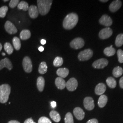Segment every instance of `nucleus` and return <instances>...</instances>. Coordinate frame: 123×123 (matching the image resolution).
<instances>
[{
    "label": "nucleus",
    "mask_w": 123,
    "mask_h": 123,
    "mask_svg": "<svg viewBox=\"0 0 123 123\" xmlns=\"http://www.w3.org/2000/svg\"><path fill=\"white\" fill-rule=\"evenodd\" d=\"M5 51L8 54L10 55L13 52V48L12 46L9 43H6L4 46Z\"/></svg>",
    "instance_id": "nucleus-31"
},
{
    "label": "nucleus",
    "mask_w": 123,
    "mask_h": 123,
    "mask_svg": "<svg viewBox=\"0 0 123 123\" xmlns=\"http://www.w3.org/2000/svg\"><path fill=\"white\" fill-rule=\"evenodd\" d=\"M115 45L117 47H119L123 45V34L120 33L117 36L115 40Z\"/></svg>",
    "instance_id": "nucleus-29"
},
{
    "label": "nucleus",
    "mask_w": 123,
    "mask_h": 123,
    "mask_svg": "<svg viewBox=\"0 0 123 123\" xmlns=\"http://www.w3.org/2000/svg\"><path fill=\"white\" fill-rule=\"evenodd\" d=\"M8 1V0H4V2H6V1Z\"/></svg>",
    "instance_id": "nucleus-48"
},
{
    "label": "nucleus",
    "mask_w": 123,
    "mask_h": 123,
    "mask_svg": "<svg viewBox=\"0 0 123 123\" xmlns=\"http://www.w3.org/2000/svg\"><path fill=\"white\" fill-rule=\"evenodd\" d=\"M8 10V7L7 6H3L1 7L0 8V18H5Z\"/></svg>",
    "instance_id": "nucleus-34"
},
{
    "label": "nucleus",
    "mask_w": 123,
    "mask_h": 123,
    "mask_svg": "<svg viewBox=\"0 0 123 123\" xmlns=\"http://www.w3.org/2000/svg\"><path fill=\"white\" fill-rule=\"evenodd\" d=\"M108 63L109 62L107 59L100 58L94 62L92 63V66L95 68L102 69L107 66Z\"/></svg>",
    "instance_id": "nucleus-7"
},
{
    "label": "nucleus",
    "mask_w": 123,
    "mask_h": 123,
    "mask_svg": "<svg viewBox=\"0 0 123 123\" xmlns=\"http://www.w3.org/2000/svg\"><path fill=\"white\" fill-rule=\"evenodd\" d=\"M13 46L16 50H19L21 47V43L20 39L17 37H14L12 40Z\"/></svg>",
    "instance_id": "nucleus-28"
},
{
    "label": "nucleus",
    "mask_w": 123,
    "mask_h": 123,
    "mask_svg": "<svg viewBox=\"0 0 123 123\" xmlns=\"http://www.w3.org/2000/svg\"><path fill=\"white\" fill-rule=\"evenodd\" d=\"M38 123H52L51 121L46 117H42L38 119Z\"/></svg>",
    "instance_id": "nucleus-36"
},
{
    "label": "nucleus",
    "mask_w": 123,
    "mask_h": 123,
    "mask_svg": "<svg viewBox=\"0 0 123 123\" xmlns=\"http://www.w3.org/2000/svg\"><path fill=\"white\" fill-rule=\"evenodd\" d=\"M2 49V44H1V43H0V52L1 51V50Z\"/></svg>",
    "instance_id": "nucleus-46"
},
{
    "label": "nucleus",
    "mask_w": 123,
    "mask_h": 123,
    "mask_svg": "<svg viewBox=\"0 0 123 123\" xmlns=\"http://www.w3.org/2000/svg\"><path fill=\"white\" fill-rule=\"evenodd\" d=\"M78 86V82L77 79L74 78H71L66 83V87L67 89L70 91L75 90Z\"/></svg>",
    "instance_id": "nucleus-8"
},
{
    "label": "nucleus",
    "mask_w": 123,
    "mask_h": 123,
    "mask_svg": "<svg viewBox=\"0 0 123 123\" xmlns=\"http://www.w3.org/2000/svg\"><path fill=\"white\" fill-rule=\"evenodd\" d=\"M11 93V87L8 84L0 86V103L5 104L8 100Z\"/></svg>",
    "instance_id": "nucleus-3"
},
{
    "label": "nucleus",
    "mask_w": 123,
    "mask_h": 123,
    "mask_svg": "<svg viewBox=\"0 0 123 123\" xmlns=\"http://www.w3.org/2000/svg\"><path fill=\"white\" fill-rule=\"evenodd\" d=\"M69 74V70L67 68H60L57 71V74L61 78H65Z\"/></svg>",
    "instance_id": "nucleus-19"
},
{
    "label": "nucleus",
    "mask_w": 123,
    "mask_h": 123,
    "mask_svg": "<svg viewBox=\"0 0 123 123\" xmlns=\"http://www.w3.org/2000/svg\"><path fill=\"white\" fill-rule=\"evenodd\" d=\"M93 56V52L90 49H85L79 53L78 58L80 61H84L90 59Z\"/></svg>",
    "instance_id": "nucleus-4"
},
{
    "label": "nucleus",
    "mask_w": 123,
    "mask_h": 123,
    "mask_svg": "<svg viewBox=\"0 0 123 123\" xmlns=\"http://www.w3.org/2000/svg\"><path fill=\"white\" fill-rule=\"evenodd\" d=\"M106 87L103 83H99L95 88V92L98 95H101L105 92Z\"/></svg>",
    "instance_id": "nucleus-17"
},
{
    "label": "nucleus",
    "mask_w": 123,
    "mask_h": 123,
    "mask_svg": "<svg viewBox=\"0 0 123 123\" xmlns=\"http://www.w3.org/2000/svg\"><path fill=\"white\" fill-rule=\"evenodd\" d=\"M63 63V60L62 58L60 57H57L54 59L53 62V64L56 67H58L62 66Z\"/></svg>",
    "instance_id": "nucleus-32"
},
{
    "label": "nucleus",
    "mask_w": 123,
    "mask_h": 123,
    "mask_svg": "<svg viewBox=\"0 0 123 123\" xmlns=\"http://www.w3.org/2000/svg\"><path fill=\"white\" fill-rule=\"evenodd\" d=\"M87 123H98L97 119H92L88 121Z\"/></svg>",
    "instance_id": "nucleus-38"
},
{
    "label": "nucleus",
    "mask_w": 123,
    "mask_h": 123,
    "mask_svg": "<svg viewBox=\"0 0 123 123\" xmlns=\"http://www.w3.org/2000/svg\"><path fill=\"white\" fill-rule=\"evenodd\" d=\"M24 123H36L34 122L33 120L31 118H29V119H26V120L25 121Z\"/></svg>",
    "instance_id": "nucleus-39"
},
{
    "label": "nucleus",
    "mask_w": 123,
    "mask_h": 123,
    "mask_svg": "<svg viewBox=\"0 0 123 123\" xmlns=\"http://www.w3.org/2000/svg\"><path fill=\"white\" fill-rule=\"evenodd\" d=\"M78 21L79 17L76 13H69L63 20V26L65 29L71 30L76 26Z\"/></svg>",
    "instance_id": "nucleus-1"
},
{
    "label": "nucleus",
    "mask_w": 123,
    "mask_h": 123,
    "mask_svg": "<svg viewBox=\"0 0 123 123\" xmlns=\"http://www.w3.org/2000/svg\"><path fill=\"white\" fill-rule=\"evenodd\" d=\"M22 66L24 71L27 73H30L32 70V64L30 58L26 56L22 61Z\"/></svg>",
    "instance_id": "nucleus-6"
},
{
    "label": "nucleus",
    "mask_w": 123,
    "mask_h": 123,
    "mask_svg": "<svg viewBox=\"0 0 123 123\" xmlns=\"http://www.w3.org/2000/svg\"><path fill=\"white\" fill-rule=\"evenodd\" d=\"M39 13L42 15H45L49 13L53 3L52 0H37Z\"/></svg>",
    "instance_id": "nucleus-2"
},
{
    "label": "nucleus",
    "mask_w": 123,
    "mask_h": 123,
    "mask_svg": "<svg viewBox=\"0 0 123 123\" xmlns=\"http://www.w3.org/2000/svg\"><path fill=\"white\" fill-rule=\"evenodd\" d=\"M19 2H20V0H11L9 3V6L12 8H14L17 6H18Z\"/></svg>",
    "instance_id": "nucleus-37"
},
{
    "label": "nucleus",
    "mask_w": 123,
    "mask_h": 123,
    "mask_svg": "<svg viewBox=\"0 0 123 123\" xmlns=\"http://www.w3.org/2000/svg\"><path fill=\"white\" fill-rule=\"evenodd\" d=\"M48 70V66L47 65V63L45 62H43L40 64L38 72L40 74H43L47 72Z\"/></svg>",
    "instance_id": "nucleus-26"
},
{
    "label": "nucleus",
    "mask_w": 123,
    "mask_h": 123,
    "mask_svg": "<svg viewBox=\"0 0 123 123\" xmlns=\"http://www.w3.org/2000/svg\"><path fill=\"white\" fill-rule=\"evenodd\" d=\"M64 121H65V123H74L73 116L71 113L68 112V113H67V114L65 115V117Z\"/></svg>",
    "instance_id": "nucleus-33"
},
{
    "label": "nucleus",
    "mask_w": 123,
    "mask_h": 123,
    "mask_svg": "<svg viewBox=\"0 0 123 123\" xmlns=\"http://www.w3.org/2000/svg\"><path fill=\"white\" fill-rule=\"evenodd\" d=\"M84 41L83 38L77 37L71 42L70 46L72 49H79L82 48L84 45Z\"/></svg>",
    "instance_id": "nucleus-5"
},
{
    "label": "nucleus",
    "mask_w": 123,
    "mask_h": 123,
    "mask_svg": "<svg viewBox=\"0 0 123 123\" xmlns=\"http://www.w3.org/2000/svg\"><path fill=\"white\" fill-rule=\"evenodd\" d=\"M2 55L3 56H5V55H6V54H5L4 53H2Z\"/></svg>",
    "instance_id": "nucleus-47"
},
{
    "label": "nucleus",
    "mask_w": 123,
    "mask_h": 123,
    "mask_svg": "<svg viewBox=\"0 0 123 123\" xmlns=\"http://www.w3.org/2000/svg\"><path fill=\"white\" fill-rule=\"evenodd\" d=\"M119 86L120 88H123V77H122L119 80Z\"/></svg>",
    "instance_id": "nucleus-40"
},
{
    "label": "nucleus",
    "mask_w": 123,
    "mask_h": 123,
    "mask_svg": "<svg viewBox=\"0 0 123 123\" xmlns=\"http://www.w3.org/2000/svg\"><path fill=\"white\" fill-rule=\"evenodd\" d=\"M55 85L58 89L62 90L66 87V83L63 79L60 77L57 78L55 80Z\"/></svg>",
    "instance_id": "nucleus-18"
},
{
    "label": "nucleus",
    "mask_w": 123,
    "mask_h": 123,
    "mask_svg": "<svg viewBox=\"0 0 123 123\" xmlns=\"http://www.w3.org/2000/svg\"><path fill=\"white\" fill-rule=\"evenodd\" d=\"M99 22L101 25L105 26H110L113 23V21L111 18L107 15H104L99 20Z\"/></svg>",
    "instance_id": "nucleus-12"
},
{
    "label": "nucleus",
    "mask_w": 123,
    "mask_h": 123,
    "mask_svg": "<svg viewBox=\"0 0 123 123\" xmlns=\"http://www.w3.org/2000/svg\"><path fill=\"white\" fill-rule=\"evenodd\" d=\"M108 102V97L104 94L100 95L98 100V105L100 108H103L106 105Z\"/></svg>",
    "instance_id": "nucleus-21"
},
{
    "label": "nucleus",
    "mask_w": 123,
    "mask_h": 123,
    "mask_svg": "<svg viewBox=\"0 0 123 123\" xmlns=\"http://www.w3.org/2000/svg\"><path fill=\"white\" fill-rule=\"evenodd\" d=\"M74 114L77 119L79 120L83 119L85 116L84 110L79 107H76L74 110Z\"/></svg>",
    "instance_id": "nucleus-16"
},
{
    "label": "nucleus",
    "mask_w": 123,
    "mask_h": 123,
    "mask_svg": "<svg viewBox=\"0 0 123 123\" xmlns=\"http://www.w3.org/2000/svg\"><path fill=\"white\" fill-rule=\"evenodd\" d=\"M84 105L85 108L88 110H92L94 108V103L92 97H86L84 100Z\"/></svg>",
    "instance_id": "nucleus-10"
},
{
    "label": "nucleus",
    "mask_w": 123,
    "mask_h": 123,
    "mask_svg": "<svg viewBox=\"0 0 123 123\" xmlns=\"http://www.w3.org/2000/svg\"><path fill=\"white\" fill-rule=\"evenodd\" d=\"M41 43L42 45H44L46 43V41L45 40L42 39L41 41Z\"/></svg>",
    "instance_id": "nucleus-43"
},
{
    "label": "nucleus",
    "mask_w": 123,
    "mask_h": 123,
    "mask_svg": "<svg viewBox=\"0 0 123 123\" xmlns=\"http://www.w3.org/2000/svg\"><path fill=\"white\" fill-rule=\"evenodd\" d=\"M123 74V68L120 67H115L113 70V75L115 78H119Z\"/></svg>",
    "instance_id": "nucleus-25"
},
{
    "label": "nucleus",
    "mask_w": 123,
    "mask_h": 123,
    "mask_svg": "<svg viewBox=\"0 0 123 123\" xmlns=\"http://www.w3.org/2000/svg\"><path fill=\"white\" fill-rule=\"evenodd\" d=\"M113 34V31L110 27L102 29L99 32V37L102 39H105L110 37Z\"/></svg>",
    "instance_id": "nucleus-9"
},
{
    "label": "nucleus",
    "mask_w": 123,
    "mask_h": 123,
    "mask_svg": "<svg viewBox=\"0 0 123 123\" xmlns=\"http://www.w3.org/2000/svg\"><path fill=\"white\" fill-rule=\"evenodd\" d=\"M37 85L40 92L43 91L45 86V80L43 77L40 76L37 78Z\"/></svg>",
    "instance_id": "nucleus-20"
},
{
    "label": "nucleus",
    "mask_w": 123,
    "mask_h": 123,
    "mask_svg": "<svg viewBox=\"0 0 123 123\" xmlns=\"http://www.w3.org/2000/svg\"><path fill=\"white\" fill-rule=\"evenodd\" d=\"M5 29L8 33L11 34H15L18 32V30L16 26L12 22L7 21L5 23Z\"/></svg>",
    "instance_id": "nucleus-11"
},
{
    "label": "nucleus",
    "mask_w": 123,
    "mask_h": 123,
    "mask_svg": "<svg viewBox=\"0 0 123 123\" xmlns=\"http://www.w3.org/2000/svg\"><path fill=\"white\" fill-rule=\"evenodd\" d=\"M28 12L30 18H36L38 16L39 12L37 7L34 5H31L29 7Z\"/></svg>",
    "instance_id": "nucleus-15"
},
{
    "label": "nucleus",
    "mask_w": 123,
    "mask_h": 123,
    "mask_svg": "<svg viewBox=\"0 0 123 123\" xmlns=\"http://www.w3.org/2000/svg\"><path fill=\"white\" fill-rule=\"evenodd\" d=\"M51 106H52V108H54L57 106V103L55 101H52V102H51Z\"/></svg>",
    "instance_id": "nucleus-41"
},
{
    "label": "nucleus",
    "mask_w": 123,
    "mask_h": 123,
    "mask_svg": "<svg viewBox=\"0 0 123 123\" xmlns=\"http://www.w3.org/2000/svg\"><path fill=\"white\" fill-rule=\"evenodd\" d=\"M108 0H100V1H101V2H107Z\"/></svg>",
    "instance_id": "nucleus-45"
},
{
    "label": "nucleus",
    "mask_w": 123,
    "mask_h": 123,
    "mask_svg": "<svg viewBox=\"0 0 123 123\" xmlns=\"http://www.w3.org/2000/svg\"><path fill=\"white\" fill-rule=\"evenodd\" d=\"M122 6V2L121 0H116L113 1L110 5L109 9L112 12H117Z\"/></svg>",
    "instance_id": "nucleus-14"
},
{
    "label": "nucleus",
    "mask_w": 123,
    "mask_h": 123,
    "mask_svg": "<svg viewBox=\"0 0 123 123\" xmlns=\"http://www.w3.org/2000/svg\"><path fill=\"white\" fill-rule=\"evenodd\" d=\"M4 68H6L9 70H11L13 68L12 62L7 57L2 59L0 61V70Z\"/></svg>",
    "instance_id": "nucleus-13"
},
{
    "label": "nucleus",
    "mask_w": 123,
    "mask_h": 123,
    "mask_svg": "<svg viewBox=\"0 0 123 123\" xmlns=\"http://www.w3.org/2000/svg\"><path fill=\"white\" fill-rule=\"evenodd\" d=\"M8 123H20L19 121H18L17 120H11V121H9Z\"/></svg>",
    "instance_id": "nucleus-42"
},
{
    "label": "nucleus",
    "mask_w": 123,
    "mask_h": 123,
    "mask_svg": "<svg viewBox=\"0 0 123 123\" xmlns=\"http://www.w3.org/2000/svg\"><path fill=\"white\" fill-rule=\"evenodd\" d=\"M115 49L113 48L112 45H111L110 47H107L104 49V54L108 57H111L114 55L115 53Z\"/></svg>",
    "instance_id": "nucleus-24"
},
{
    "label": "nucleus",
    "mask_w": 123,
    "mask_h": 123,
    "mask_svg": "<svg viewBox=\"0 0 123 123\" xmlns=\"http://www.w3.org/2000/svg\"><path fill=\"white\" fill-rule=\"evenodd\" d=\"M38 50H39L40 52H43L44 50V48L42 46H41L38 48Z\"/></svg>",
    "instance_id": "nucleus-44"
},
{
    "label": "nucleus",
    "mask_w": 123,
    "mask_h": 123,
    "mask_svg": "<svg viewBox=\"0 0 123 123\" xmlns=\"http://www.w3.org/2000/svg\"><path fill=\"white\" fill-rule=\"evenodd\" d=\"M49 115L51 118L55 122L58 123L61 120L60 115L56 111H55V110L51 111Z\"/></svg>",
    "instance_id": "nucleus-22"
},
{
    "label": "nucleus",
    "mask_w": 123,
    "mask_h": 123,
    "mask_svg": "<svg viewBox=\"0 0 123 123\" xmlns=\"http://www.w3.org/2000/svg\"><path fill=\"white\" fill-rule=\"evenodd\" d=\"M31 33L30 31L28 30H23L20 34V38L23 40L28 39L31 37Z\"/></svg>",
    "instance_id": "nucleus-23"
},
{
    "label": "nucleus",
    "mask_w": 123,
    "mask_h": 123,
    "mask_svg": "<svg viewBox=\"0 0 123 123\" xmlns=\"http://www.w3.org/2000/svg\"><path fill=\"white\" fill-rule=\"evenodd\" d=\"M18 9L26 11L29 9L28 4L25 1H22L18 5Z\"/></svg>",
    "instance_id": "nucleus-30"
},
{
    "label": "nucleus",
    "mask_w": 123,
    "mask_h": 123,
    "mask_svg": "<svg viewBox=\"0 0 123 123\" xmlns=\"http://www.w3.org/2000/svg\"><path fill=\"white\" fill-rule=\"evenodd\" d=\"M117 56L118 61L120 63H123V51L121 49H119L117 51Z\"/></svg>",
    "instance_id": "nucleus-35"
},
{
    "label": "nucleus",
    "mask_w": 123,
    "mask_h": 123,
    "mask_svg": "<svg viewBox=\"0 0 123 123\" xmlns=\"http://www.w3.org/2000/svg\"><path fill=\"white\" fill-rule=\"evenodd\" d=\"M106 83L108 86L112 88H114L116 86V81L114 78L112 77H109L106 80Z\"/></svg>",
    "instance_id": "nucleus-27"
}]
</instances>
